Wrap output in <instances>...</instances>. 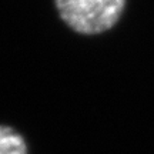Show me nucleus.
Segmentation results:
<instances>
[{
  "mask_svg": "<svg viewBox=\"0 0 154 154\" xmlns=\"http://www.w3.org/2000/svg\"><path fill=\"white\" fill-rule=\"evenodd\" d=\"M61 20L82 34H99L120 20L126 0H54Z\"/></svg>",
  "mask_w": 154,
  "mask_h": 154,
  "instance_id": "obj_1",
  "label": "nucleus"
},
{
  "mask_svg": "<svg viewBox=\"0 0 154 154\" xmlns=\"http://www.w3.org/2000/svg\"><path fill=\"white\" fill-rule=\"evenodd\" d=\"M0 154H27L24 138L10 127L0 126Z\"/></svg>",
  "mask_w": 154,
  "mask_h": 154,
  "instance_id": "obj_2",
  "label": "nucleus"
}]
</instances>
